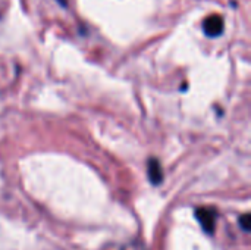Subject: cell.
I'll list each match as a JSON object with an SVG mask.
<instances>
[{"mask_svg": "<svg viewBox=\"0 0 251 250\" xmlns=\"http://www.w3.org/2000/svg\"><path fill=\"white\" fill-rule=\"evenodd\" d=\"M224 29H225V22L222 15H210L203 22V32L210 38H216L222 35Z\"/></svg>", "mask_w": 251, "mask_h": 250, "instance_id": "6da1fadb", "label": "cell"}, {"mask_svg": "<svg viewBox=\"0 0 251 250\" xmlns=\"http://www.w3.org/2000/svg\"><path fill=\"white\" fill-rule=\"evenodd\" d=\"M196 218L200 222L201 228L207 233V234H213L215 231V214L206 208H200L196 211Z\"/></svg>", "mask_w": 251, "mask_h": 250, "instance_id": "7a4b0ae2", "label": "cell"}, {"mask_svg": "<svg viewBox=\"0 0 251 250\" xmlns=\"http://www.w3.org/2000/svg\"><path fill=\"white\" fill-rule=\"evenodd\" d=\"M147 174H149V180H150L151 184L157 186V184L162 183V180H163V171H162L160 162L157 159H150L149 161Z\"/></svg>", "mask_w": 251, "mask_h": 250, "instance_id": "3957f363", "label": "cell"}, {"mask_svg": "<svg viewBox=\"0 0 251 250\" xmlns=\"http://www.w3.org/2000/svg\"><path fill=\"white\" fill-rule=\"evenodd\" d=\"M240 227L244 230V231H250L251 230V215L250 214H244L240 217Z\"/></svg>", "mask_w": 251, "mask_h": 250, "instance_id": "277c9868", "label": "cell"}, {"mask_svg": "<svg viewBox=\"0 0 251 250\" xmlns=\"http://www.w3.org/2000/svg\"><path fill=\"white\" fill-rule=\"evenodd\" d=\"M57 1H59V4H60L62 7H66V6H68V1H66V0H57Z\"/></svg>", "mask_w": 251, "mask_h": 250, "instance_id": "5b68a950", "label": "cell"}]
</instances>
